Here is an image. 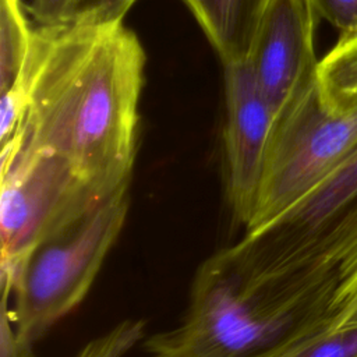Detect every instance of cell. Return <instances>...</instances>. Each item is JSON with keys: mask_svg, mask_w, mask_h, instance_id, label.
Returning a JSON list of instances; mask_svg holds the SVG:
<instances>
[{"mask_svg": "<svg viewBox=\"0 0 357 357\" xmlns=\"http://www.w3.org/2000/svg\"><path fill=\"white\" fill-rule=\"evenodd\" d=\"M137 0H70L63 24L121 22Z\"/></svg>", "mask_w": 357, "mask_h": 357, "instance_id": "5bb4252c", "label": "cell"}, {"mask_svg": "<svg viewBox=\"0 0 357 357\" xmlns=\"http://www.w3.org/2000/svg\"><path fill=\"white\" fill-rule=\"evenodd\" d=\"M278 357H357V318L325 325L301 337Z\"/></svg>", "mask_w": 357, "mask_h": 357, "instance_id": "4fadbf2b", "label": "cell"}, {"mask_svg": "<svg viewBox=\"0 0 357 357\" xmlns=\"http://www.w3.org/2000/svg\"><path fill=\"white\" fill-rule=\"evenodd\" d=\"M33 29L21 0H0V89L21 81L28 60Z\"/></svg>", "mask_w": 357, "mask_h": 357, "instance_id": "7c38bea8", "label": "cell"}, {"mask_svg": "<svg viewBox=\"0 0 357 357\" xmlns=\"http://www.w3.org/2000/svg\"><path fill=\"white\" fill-rule=\"evenodd\" d=\"M317 85L322 102L331 109L342 110L357 102V29L340 33L319 60Z\"/></svg>", "mask_w": 357, "mask_h": 357, "instance_id": "8fae6325", "label": "cell"}, {"mask_svg": "<svg viewBox=\"0 0 357 357\" xmlns=\"http://www.w3.org/2000/svg\"><path fill=\"white\" fill-rule=\"evenodd\" d=\"M357 146V102L335 110L317 82L275 123L255 209L247 230L289 209Z\"/></svg>", "mask_w": 357, "mask_h": 357, "instance_id": "5b68a950", "label": "cell"}, {"mask_svg": "<svg viewBox=\"0 0 357 357\" xmlns=\"http://www.w3.org/2000/svg\"><path fill=\"white\" fill-rule=\"evenodd\" d=\"M318 18L325 20L340 33L357 29V0H311Z\"/></svg>", "mask_w": 357, "mask_h": 357, "instance_id": "9a60e30c", "label": "cell"}, {"mask_svg": "<svg viewBox=\"0 0 357 357\" xmlns=\"http://www.w3.org/2000/svg\"><path fill=\"white\" fill-rule=\"evenodd\" d=\"M144 66V49L123 21L33 28L25 120L1 148L59 156L102 198L128 187Z\"/></svg>", "mask_w": 357, "mask_h": 357, "instance_id": "6da1fadb", "label": "cell"}, {"mask_svg": "<svg viewBox=\"0 0 357 357\" xmlns=\"http://www.w3.org/2000/svg\"><path fill=\"white\" fill-rule=\"evenodd\" d=\"M225 185L236 219L250 223L259 190L275 116L247 61L225 64Z\"/></svg>", "mask_w": 357, "mask_h": 357, "instance_id": "ba28073f", "label": "cell"}, {"mask_svg": "<svg viewBox=\"0 0 357 357\" xmlns=\"http://www.w3.org/2000/svg\"><path fill=\"white\" fill-rule=\"evenodd\" d=\"M317 21L311 0H271L259 18L245 61L275 123L317 82Z\"/></svg>", "mask_w": 357, "mask_h": 357, "instance_id": "52a82bcc", "label": "cell"}, {"mask_svg": "<svg viewBox=\"0 0 357 357\" xmlns=\"http://www.w3.org/2000/svg\"><path fill=\"white\" fill-rule=\"evenodd\" d=\"M331 294L310 272L258 273L226 248L194 275L181 321L149 336L146 357H278L329 324Z\"/></svg>", "mask_w": 357, "mask_h": 357, "instance_id": "7a4b0ae2", "label": "cell"}, {"mask_svg": "<svg viewBox=\"0 0 357 357\" xmlns=\"http://www.w3.org/2000/svg\"><path fill=\"white\" fill-rule=\"evenodd\" d=\"M130 208L128 187L95 206L66 234L38 250L10 284L17 347L31 349L89 293Z\"/></svg>", "mask_w": 357, "mask_h": 357, "instance_id": "3957f363", "label": "cell"}, {"mask_svg": "<svg viewBox=\"0 0 357 357\" xmlns=\"http://www.w3.org/2000/svg\"><path fill=\"white\" fill-rule=\"evenodd\" d=\"M109 198V197H107ZM106 198L46 151H1V271L10 284L32 255L66 234Z\"/></svg>", "mask_w": 357, "mask_h": 357, "instance_id": "277c9868", "label": "cell"}, {"mask_svg": "<svg viewBox=\"0 0 357 357\" xmlns=\"http://www.w3.org/2000/svg\"><path fill=\"white\" fill-rule=\"evenodd\" d=\"M308 259V269L331 290V325L357 318V201L319 238Z\"/></svg>", "mask_w": 357, "mask_h": 357, "instance_id": "9c48e42d", "label": "cell"}, {"mask_svg": "<svg viewBox=\"0 0 357 357\" xmlns=\"http://www.w3.org/2000/svg\"><path fill=\"white\" fill-rule=\"evenodd\" d=\"M70 0H32L29 11L40 25L63 24Z\"/></svg>", "mask_w": 357, "mask_h": 357, "instance_id": "2e32d148", "label": "cell"}, {"mask_svg": "<svg viewBox=\"0 0 357 357\" xmlns=\"http://www.w3.org/2000/svg\"><path fill=\"white\" fill-rule=\"evenodd\" d=\"M223 64L244 61L271 0H184Z\"/></svg>", "mask_w": 357, "mask_h": 357, "instance_id": "30bf717a", "label": "cell"}, {"mask_svg": "<svg viewBox=\"0 0 357 357\" xmlns=\"http://www.w3.org/2000/svg\"><path fill=\"white\" fill-rule=\"evenodd\" d=\"M357 201V146L312 190L271 222L247 230L231 245L262 273L298 272L328 229Z\"/></svg>", "mask_w": 357, "mask_h": 357, "instance_id": "8992f818", "label": "cell"}]
</instances>
